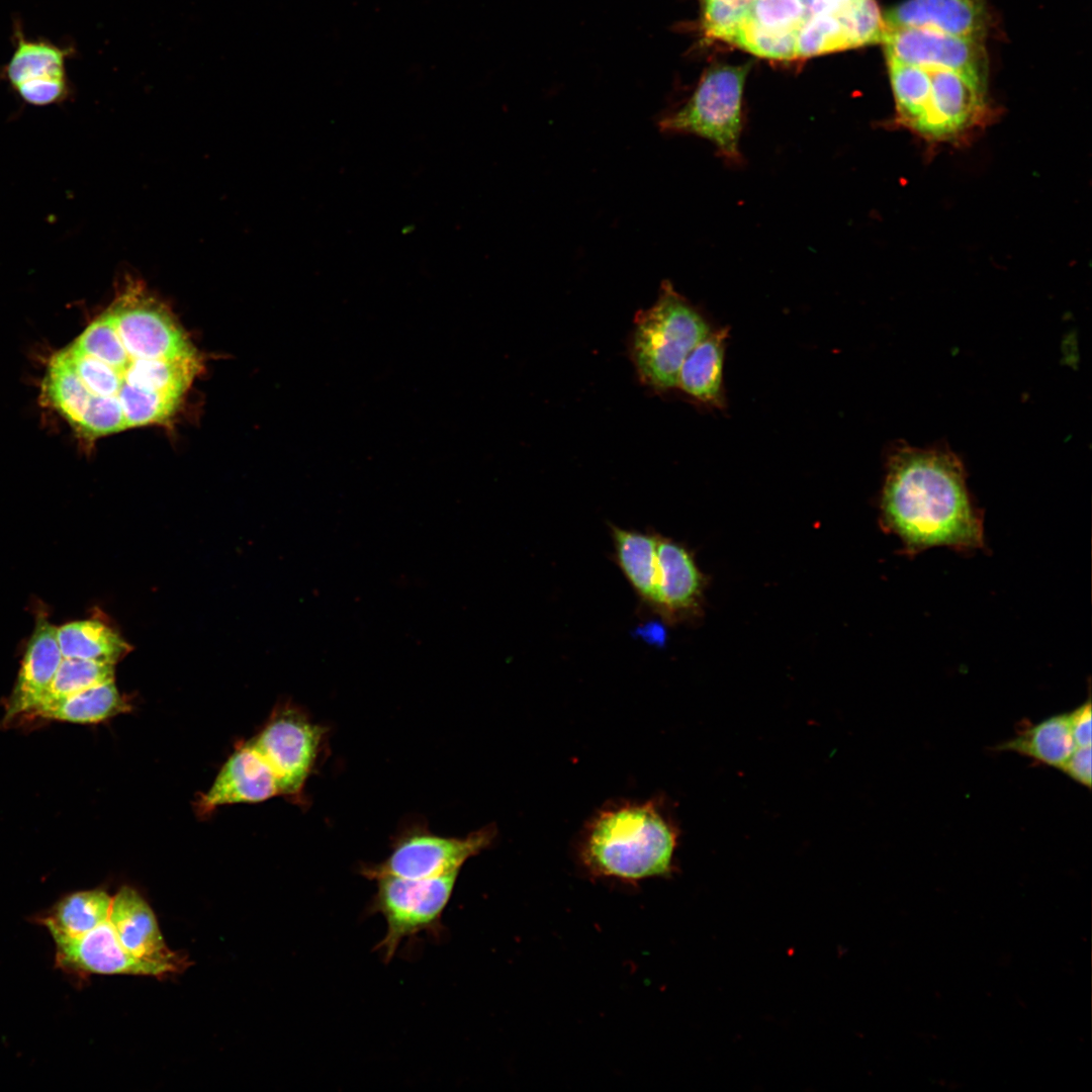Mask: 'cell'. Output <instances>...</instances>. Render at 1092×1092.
<instances>
[{"label":"cell","mask_w":1092,"mask_h":1092,"mask_svg":"<svg viewBox=\"0 0 1092 1092\" xmlns=\"http://www.w3.org/2000/svg\"><path fill=\"white\" fill-rule=\"evenodd\" d=\"M71 347L91 357L89 405L116 433L169 424L202 371V357L175 314L136 281Z\"/></svg>","instance_id":"obj_1"},{"label":"cell","mask_w":1092,"mask_h":1092,"mask_svg":"<svg viewBox=\"0 0 1092 1092\" xmlns=\"http://www.w3.org/2000/svg\"><path fill=\"white\" fill-rule=\"evenodd\" d=\"M882 525L906 553L934 546L973 550L984 545L983 518L974 508L961 461L952 453L908 446L890 457L881 499Z\"/></svg>","instance_id":"obj_2"},{"label":"cell","mask_w":1092,"mask_h":1092,"mask_svg":"<svg viewBox=\"0 0 1092 1092\" xmlns=\"http://www.w3.org/2000/svg\"><path fill=\"white\" fill-rule=\"evenodd\" d=\"M678 829L657 802L603 809L585 828L580 858L598 877L637 881L671 874Z\"/></svg>","instance_id":"obj_3"},{"label":"cell","mask_w":1092,"mask_h":1092,"mask_svg":"<svg viewBox=\"0 0 1092 1092\" xmlns=\"http://www.w3.org/2000/svg\"><path fill=\"white\" fill-rule=\"evenodd\" d=\"M710 332L703 315L663 281L655 303L635 317L632 359L640 379L657 390L675 388L685 359Z\"/></svg>","instance_id":"obj_4"},{"label":"cell","mask_w":1092,"mask_h":1092,"mask_svg":"<svg viewBox=\"0 0 1092 1092\" xmlns=\"http://www.w3.org/2000/svg\"><path fill=\"white\" fill-rule=\"evenodd\" d=\"M749 65H716L700 79L689 99L662 114L663 133L694 134L712 143L728 165L743 163L740 138L744 128L743 89Z\"/></svg>","instance_id":"obj_5"},{"label":"cell","mask_w":1092,"mask_h":1092,"mask_svg":"<svg viewBox=\"0 0 1092 1092\" xmlns=\"http://www.w3.org/2000/svg\"><path fill=\"white\" fill-rule=\"evenodd\" d=\"M496 833L494 825H487L465 836H443L426 825L411 824L395 836L383 860L361 866L359 874L374 881L382 877L432 879L459 873L470 857L492 844Z\"/></svg>","instance_id":"obj_6"},{"label":"cell","mask_w":1092,"mask_h":1092,"mask_svg":"<svg viewBox=\"0 0 1092 1092\" xmlns=\"http://www.w3.org/2000/svg\"><path fill=\"white\" fill-rule=\"evenodd\" d=\"M459 873L432 879L382 877L374 880L376 891L370 913H379L386 931L376 945L385 963L394 957L405 938L424 931H438Z\"/></svg>","instance_id":"obj_7"},{"label":"cell","mask_w":1092,"mask_h":1092,"mask_svg":"<svg viewBox=\"0 0 1092 1092\" xmlns=\"http://www.w3.org/2000/svg\"><path fill=\"white\" fill-rule=\"evenodd\" d=\"M328 731L300 708L285 704L276 709L260 733L248 743L271 768L280 795L300 800L306 781L325 751Z\"/></svg>","instance_id":"obj_8"},{"label":"cell","mask_w":1092,"mask_h":1092,"mask_svg":"<svg viewBox=\"0 0 1092 1092\" xmlns=\"http://www.w3.org/2000/svg\"><path fill=\"white\" fill-rule=\"evenodd\" d=\"M881 41L888 62L953 71L983 83L987 81V54L982 39L927 28L885 27Z\"/></svg>","instance_id":"obj_9"},{"label":"cell","mask_w":1092,"mask_h":1092,"mask_svg":"<svg viewBox=\"0 0 1092 1092\" xmlns=\"http://www.w3.org/2000/svg\"><path fill=\"white\" fill-rule=\"evenodd\" d=\"M13 53L1 75L26 103L44 106L62 101L68 94L66 62L72 47L49 39L29 38L18 21L13 25Z\"/></svg>","instance_id":"obj_10"},{"label":"cell","mask_w":1092,"mask_h":1092,"mask_svg":"<svg viewBox=\"0 0 1092 1092\" xmlns=\"http://www.w3.org/2000/svg\"><path fill=\"white\" fill-rule=\"evenodd\" d=\"M930 90L914 132L930 141H949L979 123L986 109V83L946 70H928Z\"/></svg>","instance_id":"obj_11"},{"label":"cell","mask_w":1092,"mask_h":1092,"mask_svg":"<svg viewBox=\"0 0 1092 1092\" xmlns=\"http://www.w3.org/2000/svg\"><path fill=\"white\" fill-rule=\"evenodd\" d=\"M56 966L70 973L164 977L180 968L134 957L120 943L109 919L78 936L52 935Z\"/></svg>","instance_id":"obj_12"},{"label":"cell","mask_w":1092,"mask_h":1092,"mask_svg":"<svg viewBox=\"0 0 1092 1092\" xmlns=\"http://www.w3.org/2000/svg\"><path fill=\"white\" fill-rule=\"evenodd\" d=\"M108 919L122 946L134 957L187 968V958L167 946L153 910L133 888L123 886L112 897Z\"/></svg>","instance_id":"obj_13"},{"label":"cell","mask_w":1092,"mask_h":1092,"mask_svg":"<svg viewBox=\"0 0 1092 1092\" xmlns=\"http://www.w3.org/2000/svg\"><path fill=\"white\" fill-rule=\"evenodd\" d=\"M58 627L38 615L5 707V721L31 713L40 703L62 660Z\"/></svg>","instance_id":"obj_14"},{"label":"cell","mask_w":1092,"mask_h":1092,"mask_svg":"<svg viewBox=\"0 0 1092 1092\" xmlns=\"http://www.w3.org/2000/svg\"><path fill=\"white\" fill-rule=\"evenodd\" d=\"M987 16L986 0H906L883 19L885 27H919L982 39Z\"/></svg>","instance_id":"obj_15"},{"label":"cell","mask_w":1092,"mask_h":1092,"mask_svg":"<svg viewBox=\"0 0 1092 1092\" xmlns=\"http://www.w3.org/2000/svg\"><path fill=\"white\" fill-rule=\"evenodd\" d=\"M280 795L271 768L249 744L236 750L221 767L210 789L198 801L202 814L216 807L257 803Z\"/></svg>","instance_id":"obj_16"},{"label":"cell","mask_w":1092,"mask_h":1092,"mask_svg":"<svg viewBox=\"0 0 1092 1092\" xmlns=\"http://www.w3.org/2000/svg\"><path fill=\"white\" fill-rule=\"evenodd\" d=\"M658 582L654 611L665 619L686 616L699 603L703 576L691 553L657 534Z\"/></svg>","instance_id":"obj_17"},{"label":"cell","mask_w":1092,"mask_h":1092,"mask_svg":"<svg viewBox=\"0 0 1092 1092\" xmlns=\"http://www.w3.org/2000/svg\"><path fill=\"white\" fill-rule=\"evenodd\" d=\"M615 562L641 603L654 610L657 596V534L610 525Z\"/></svg>","instance_id":"obj_18"},{"label":"cell","mask_w":1092,"mask_h":1092,"mask_svg":"<svg viewBox=\"0 0 1092 1092\" xmlns=\"http://www.w3.org/2000/svg\"><path fill=\"white\" fill-rule=\"evenodd\" d=\"M728 328L711 331L687 356L677 378V386L706 404H724L723 361Z\"/></svg>","instance_id":"obj_19"},{"label":"cell","mask_w":1092,"mask_h":1092,"mask_svg":"<svg viewBox=\"0 0 1092 1092\" xmlns=\"http://www.w3.org/2000/svg\"><path fill=\"white\" fill-rule=\"evenodd\" d=\"M1076 747L1068 713H1063L1022 727L996 750L1015 752L1059 769Z\"/></svg>","instance_id":"obj_20"},{"label":"cell","mask_w":1092,"mask_h":1092,"mask_svg":"<svg viewBox=\"0 0 1092 1092\" xmlns=\"http://www.w3.org/2000/svg\"><path fill=\"white\" fill-rule=\"evenodd\" d=\"M114 680L93 686L33 710L29 715L48 720L91 724L128 711Z\"/></svg>","instance_id":"obj_21"},{"label":"cell","mask_w":1092,"mask_h":1092,"mask_svg":"<svg viewBox=\"0 0 1092 1092\" xmlns=\"http://www.w3.org/2000/svg\"><path fill=\"white\" fill-rule=\"evenodd\" d=\"M64 658L115 664L129 652V645L111 628L96 620L67 623L57 630Z\"/></svg>","instance_id":"obj_22"},{"label":"cell","mask_w":1092,"mask_h":1092,"mask_svg":"<svg viewBox=\"0 0 1092 1092\" xmlns=\"http://www.w3.org/2000/svg\"><path fill=\"white\" fill-rule=\"evenodd\" d=\"M112 897L100 889L63 897L41 919L52 935H82L108 920Z\"/></svg>","instance_id":"obj_23"},{"label":"cell","mask_w":1092,"mask_h":1092,"mask_svg":"<svg viewBox=\"0 0 1092 1092\" xmlns=\"http://www.w3.org/2000/svg\"><path fill=\"white\" fill-rule=\"evenodd\" d=\"M888 63L897 121L908 129L914 130L928 99L930 73L926 69L915 66L896 62Z\"/></svg>","instance_id":"obj_24"},{"label":"cell","mask_w":1092,"mask_h":1092,"mask_svg":"<svg viewBox=\"0 0 1092 1092\" xmlns=\"http://www.w3.org/2000/svg\"><path fill=\"white\" fill-rule=\"evenodd\" d=\"M111 680H114L113 664L77 658H63L51 685L35 709L93 686Z\"/></svg>","instance_id":"obj_25"},{"label":"cell","mask_w":1092,"mask_h":1092,"mask_svg":"<svg viewBox=\"0 0 1092 1092\" xmlns=\"http://www.w3.org/2000/svg\"><path fill=\"white\" fill-rule=\"evenodd\" d=\"M808 19L805 0H750L741 23H751L776 32L792 33L797 37L798 31Z\"/></svg>","instance_id":"obj_26"},{"label":"cell","mask_w":1092,"mask_h":1092,"mask_svg":"<svg viewBox=\"0 0 1092 1092\" xmlns=\"http://www.w3.org/2000/svg\"><path fill=\"white\" fill-rule=\"evenodd\" d=\"M837 19L849 49L882 40L885 24L876 0H853Z\"/></svg>","instance_id":"obj_27"},{"label":"cell","mask_w":1092,"mask_h":1092,"mask_svg":"<svg viewBox=\"0 0 1092 1092\" xmlns=\"http://www.w3.org/2000/svg\"><path fill=\"white\" fill-rule=\"evenodd\" d=\"M844 49H849L848 42L835 15L812 16L798 31L797 58H809Z\"/></svg>","instance_id":"obj_28"},{"label":"cell","mask_w":1092,"mask_h":1092,"mask_svg":"<svg viewBox=\"0 0 1092 1092\" xmlns=\"http://www.w3.org/2000/svg\"><path fill=\"white\" fill-rule=\"evenodd\" d=\"M731 42L759 57L797 59L796 35L771 31L751 23H741Z\"/></svg>","instance_id":"obj_29"},{"label":"cell","mask_w":1092,"mask_h":1092,"mask_svg":"<svg viewBox=\"0 0 1092 1092\" xmlns=\"http://www.w3.org/2000/svg\"><path fill=\"white\" fill-rule=\"evenodd\" d=\"M702 25L707 35L731 42L745 17V0H701Z\"/></svg>","instance_id":"obj_30"},{"label":"cell","mask_w":1092,"mask_h":1092,"mask_svg":"<svg viewBox=\"0 0 1092 1092\" xmlns=\"http://www.w3.org/2000/svg\"><path fill=\"white\" fill-rule=\"evenodd\" d=\"M1079 785L1091 788V746H1077L1059 768Z\"/></svg>","instance_id":"obj_31"},{"label":"cell","mask_w":1092,"mask_h":1092,"mask_svg":"<svg viewBox=\"0 0 1092 1092\" xmlns=\"http://www.w3.org/2000/svg\"><path fill=\"white\" fill-rule=\"evenodd\" d=\"M1091 713L1090 699L1068 713L1071 732L1076 746H1091Z\"/></svg>","instance_id":"obj_32"},{"label":"cell","mask_w":1092,"mask_h":1092,"mask_svg":"<svg viewBox=\"0 0 1092 1092\" xmlns=\"http://www.w3.org/2000/svg\"><path fill=\"white\" fill-rule=\"evenodd\" d=\"M853 0H805L810 18L817 15H835L843 11Z\"/></svg>","instance_id":"obj_33"},{"label":"cell","mask_w":1092,"mask_h":1092,"mask_svg":"<svg viewBox=\"0 0 1092 1092\" xmlns=\"http://www.w3.org/2000/svg\"><path fill=\"white\" fill-rule=\"evenodd\" d=\"M745 1H746V2H748V1H750V0H745Z\"/></svg>","instance_id":"obj_34"}]
</instances>
